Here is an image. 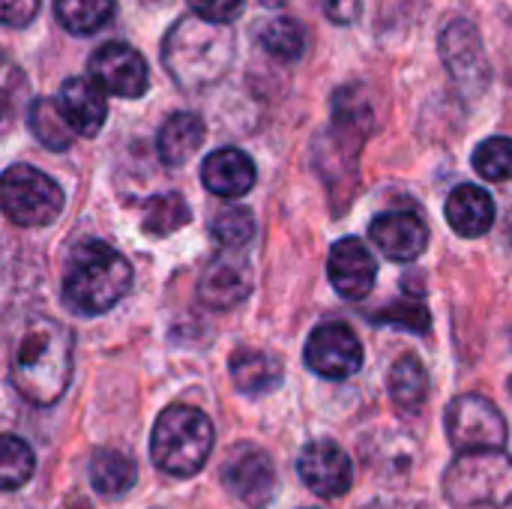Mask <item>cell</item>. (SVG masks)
<instances>
[{"mask_svg": "<svg viewBox=\"0 0 512 509\" xmlns=\"http://www.w3.org/2000/svg\"><path fill=\"white\" fill-rule=\"evenodd\" d=\"M474 171L492 183H507L512 180V138L507 135H495L486 138L477 150H474Z\"/></svg>", "mask_w": 512, "mask_h": 509, "instance_id": "obj_29", "label": "cell"}, {"mask_svg": "<svg viewBox=\"0 0 512 509\" xmlns=\"http://www.w3.org/2000/svg\"><path fill=\"white\" fill-rule=\"evenodd\" d=\"M261 3H264V6H282L285 0H261Z\"/></svg>", "mask_w": 512, "mask_h": 509, "instance_id": "obj_37", "label": "cell"}, {"mask_svg": "<svg viewBox=\"0 0 512 509\" xmlns=\"http://www.w3.org/2000/svg\"><path fill=\"white\" fill-rule=\"evenodd\" d=\"M189 219H192V207L180 192H162L144 204V231L153 237H168L180 231Z\"/></svg>", "mask_w": 512, "mask_h": 509, "instance_id": "obj_24", "label": "cell"}, {"mask_svg": "<svg viewBox=\"0 0 512 509\" xmlns=\"http://www.w3.org/2000/svg\"><path fill=\"white\" fill-rule=\"evenodd\" d=\"M36 471V459L27 441L15 435H0V492L21 489Z\"/></svg>", "mask_w": 512, "mask_h": 509, "instance_id": "obj_27", "label": "cell"}, {"mask_svg": "<svg viewBox=\"0 0 512 509\" xmlns=\"http://www.w3.org/2000/svg\"><path fill=\"white\" fill-rule=\"evenodd\" d=\"M444 495L453 507H510L512 504V459L504 450H471L444 474Z\"/></svg>", "mask_w": 512, "mask_h": 509, "instance_id": "obj_5", "label": "cell"}, {"mask_svg": "<svg viewBox=\"0 0 512 509\" xmlns=\"http://www.w3.org/2000/svg\"><path fill=\"white\" fill-rule=\"evenodd\" d=\"M231 378H234V387L246 396H264V393H273L282 378H285V369L279 363V357L267 354V351H255V348H240L231 354Z\"/></svg>", "mask_w": 512, "mask_h": 509, "instance_id": "obj_19", "label": "cell"}, {"mask_svg": "<svg viewBox=\"0 0 512 509\" xmlns=\"http://www.w3.org/2000/svg\"><path fill=\"white\" fill-rule=\"evenodd\" d=\"M306 366L330 381H345L363 366V345L342 321H327L306 339Z\"/></svg>", "mask_w": 512, "mask_h": 509, "instance_id": "obj_9", "label": "cell"}, {"mask_svg": "<svg viewBox=\"0 0 512 509\" xmlns=\"http://www.w3.org/2000/svg\"><path fill=\"white\" fill-rule=\"evenodd\" d=\"M24 87L27 84H24L21 72L9 60L0 57V123H6L15 114V108L24 96Z\"/></svg>", "mask_w": 512, "mask_h": 509, "instance_id": "obj_31", "label": "cell"}, {"mask_svg": "<svg viewBox=\"0 0 512 509\" xmlns=\"http://www.w3.org/2000/svg\"><path fill=\"white\" fill-rule=\"evenodd\" d=\"M63 189L30 165H12L0 174V210L24 228L51 225L63 213Z\"/></svg>", "mask_w": 512, "mask_h": 509, "instance_id": "obj_6", "label": "cell"}, {"mask_svg": "<svg viewBox=\"0 0 512 509\" xmlns=\"http://www.w3.org/2000/svg\"><path fill=\"white\" fill-rule=\"evenodd\" d=\"M39 0H0V24L6 27H24L36 18Z\"/></svg>", "mask_w": 512, "mask_h": 509, "instance_id": "obj_33", "label": "cell"}, {"mask_svg": "<svg viewBox=\"0 0 512 509\" xmlns=\"http://www.w3.org/2000/svg\"><path fill=\"white\" fill-rule=\"evenodd\" d=\"M249 291L252 270L240 255H234V249H225V255L213 258L198 282V297L210 309H234L249 297Z\"/></svg>", "mask_w": 512, "mask_h": 509, "instance_id": "obj_15", "label": "cell"}, {"mask_svg": "<svg viewBox=\"0 0 512 509\" xmlns=\"http://www.w3.org/2000/svg\"><path fill=\"white\" fill-rule=\"evenodd\" d=\"M189 3H192L195 15H201L207 21H219V24H231L246 6V0H189Z\"/></svg>", "mask_w": 512, "mask_h": 509, "instance_id": "obj_32", "label": "cell"}, {"mask_svg": "<svg viewBox=\"0 0 512 509\" xmlns=\"http://www.w3.org/2000/svg\"><path fill=\"white\" fill-rule=\"evenodd\" d=\"M327 276L330 285L336 288L339 297L345 300H363L375 279H378V264L369 252V246L357 237H342L333 243L330 258H327Z\"/></svg>", "mask_w": 512, "mask_h": 509, "instance_id": "obj_14", "label": "cell"}, {"mask_svg": "<svg viewBox=\"0 0 512 509\" xmlns=\"http://www.w3.org/2000/svg\"><path fill=\"white\" fill-rule=\"evenodd\" d=\"M234 60V33L228 24L201 15H183L162 42V63L183 90L216 84Z\"/></svg>", "mask_w": 512, "mask_h": 509, "instance_id": "obj_2", "label": "cell"}, {"mask_svg": "<svg viewBox=\"0 0 512 509\" xmlns=\"http://www.w3.org/2000/svg\"><path fill=\"white\" fill-rule=\"evenodd\" d=\"M297 474L303 486L321 498H342L354 483V468L348 453L336 441H312L297 459Z\"/></svg>", "mask_w": 512, "mask_h": 509, "instance_id": "obj_12", "label": "cell"}, {"mask_svg": "<svg viewBox=\"0 0 512 509\" xmlns=\"http://www.w3.org/2000/svg\"><path fill=\"white\" fill-rule=\"evenodd\" d=\"M201 180L219 198H240L255 186V162L237 147H222L204 159Z\"/></svg>", "mask_w": 512, "mask_h": 509, "instance_id": "obj_17", "label": "cell"}, {"mask_svg": "<svg viewBox=\"0 0 512 509\" xmlns=\"http://www.w3.org/2000/svg\"><path fill=\"white\" fill-rule=\"evenodd\" d=\"M309 509H318V507H309Z\"/></svg>", "mask_w": 512, "mask_h": 509, "instance_id": "obj_38", "label": "cell"}, {"mask_svg": "<svg viewBox=\"0 0 512 509\" xmlns=\"http://www.w3.org/2000/svg\"><path fill=\"white\" fill-rule=\"evenodd\" d=\"M210 234L222 249L237 252L255 237V216L246 207H222L210 222Z\"/></svg>", "mask_w": 512, "mask_h": 509, "instance_id": "obj_28", "label": "cell"}, {"mask_svg": "<svg viewBox=\"0 0 512 509\" xmlns=\"http://www.w3.org/2000/svg\"><path fill=\"white\" fill-rule=\"evenodd\" d=\"M387 387H390V396L396 402V408L408 417L420 414L426 399H429V375H426V366L405 354L402 360L393 363L390 369V378H387Z\"/></svg>", "mask_w": 512, "mask_h": 509, "instance_id": "obj_21", "label": "cell"}, {"mask_svg": "<svg viewBox=\"0 0 512 509\" xmlns=\"http://www.w3.org/2000/svg\"><path fill=\"white\" fill-rule=\"evenodd\" d=\"M204 144V120L192 111H177L171 114L162 129H159V138H156V150H159V159L165 165H183L189 162L198 147Z\"/></svg>", "mask_w": 512, "mask_h": 509, "instance_id": "obj_20", "label": "cell"}, {"mask_svg": "<svg viewBox=\"0 0 512 509\" xmlns=\"http://www.w3.org/2000/svg\"><path fill=\"white\" fill-rule=\"evenodd\" d=\"M129 285L132 267L108 243L84 240L69 252L63 273V303L75 315H105L126 297Z\"/></svg>", "mask_w": 512, "mask_h": 509, "instance_id": "obj_3", "label": "cell"}, {"mask_svg": "<svg viewBox=\"0 0 512 509\" xmlns=\"http://www.w3.org/2000/svg\"><path fill=\"white\" fill-rule=\"evenodd\" d=\"M60 111L66 114L69 126L75 135L81 138H93L105 117H108V102H105V90L90 81V78H69L60 87Z\"/></svg>", "mask_w": 512, "mask_h": 509, "instance_id": "obj_16", "label": "cell"}, {"mask_svg": "<svg viewBox=\"0 0 512 509\" xmlns=\"http://www.w3.org/2000/svg\"><path fill=\"white\" fill-rule=\"evenodd\" d=\"M393 509H432V507H426V504H414V501H405V504H396Z\"/></svg>", "mask_w": 512, "mask_h": 509, "instance_id": "obj_35", "label": "cell"}, {"mask_svg": "<svg viewBox=\"0 0 512 509\" xmlns=\"http://www.w3.org/2000/svg\"><path fill=\"white\" fill-rule=\"evenodd\" d=\"M507 237H510V243H512V210H510V216H507Z\"/></svg>", "mask_w": 512, "mask_h": 509, "instance_id": "obj_36", "label": "cell"}, {"mask_svg": "<svg viewBox=\"0 0 512 509\" xmlns=\"http://www.w3.org/2000/svg\"><path fill=\"white\" fill-rule=\"evenodd\" d=\"M30 129L48 150H66L75 138L66 114L57 99H33L30 105Z\"/></svg>", "mask_w": 512, "mask_h": 509, "instance_id": "obj_25", "label": "cell"}, {"mask_svg": "<svg viewBox=\"0 0 512 509\" xmlns=\"http://www.w3.org/2000/svg\"><path fill=\"white\" fill-rule=\"evenodd\" d=\"M213 450V423L192 405H171L159 414L150 435V459L162 474L195 477Z\"/></svg>", "mask_w": 512, "mask_h": 509, "instance_id": "obj_4", "label": "cell"}, {"mask_svg": "<svg viewBox=\"0 0 512 509\" xmlns=\"http://www.w3.org/2000/svg\"><path fill=\"white\" fill-rule=\"evenodd\" d=\"M264 51L276 60H285V63H294L303 57L306 51V30L300 21L294 18H273L261 27L258 33Z\"/></svg>", "mask_w": 512, "mask_h": 509, "instance_id": "obj_26", "label": "cell"}, {"mask_svg": "<svg viewBox=\"0 0 512 509\" xmlns=\"http://www.w3.org/2000/svg\"><path fill=\"white\" fill-rule=\"evenodd\" d=\"M114 6V0H54V15L69 33L90 36L114 18Z\"/></svg>", "mask_w": 512, "mask_h": 509, "instance_id": "obj_23", "label": "cell"}, {"mask_svg": "<svg viewBox=\"0 0 512 509\" xmlns=\"http://www.w3.org/2000/svg\"><path fill=\"white\" fill-rule=\"evenodd\" d=\"M444 426H447L450 444L459 453L504 450V444L510 438L504 414L486 396H477V393L453 399L444 414Z\"/></svg>", "mask_w": 512, "mask_h": 509, "instance_id": "obj_7", "label": "cell"}, {"mask_svg": "<svg viewBox=\"0 0 512 509\" xmlns=\"http://www.w3.org/2000/svg\"><path fill=\"white\" fill-rule=\"evenodd\" d=\"M378 324H396V327H405V330H414V333H426L429 330V312L423 303H396L390 309H384L381 315H375Z\"/></svg>", "mask_w": 512, "mask_h": 509, "instance_id": "obj_30", "label": "cell"}, {"mask_svg": "<svg viewBox=\"0 0 512 509\" xmlns=\"http://www.w3.org/2000/svg\"><path fill=\"white\" fill-rule=\"evenodd\" d=\"M444 213L459 237H483L495 222V201L483 186L462 183L447 195Z\"/></svg>", "mask_w": 512, "mask_h": 509, "instance_id": "obj_18", "label": "cell"}, {"mask_svg": "<svg viewBox=\"0 0 512 509\" xmlns=\"http://www.w3.org/2000/svg\"><path fill=\"white\" fill-rule=\"evenodd\" d=\"M222 483L246 507H267L273 501V495H276V468H273V459L261 447L240 444V447L231 450V456L222 465Z\"/></svg>", "mask_w": 512, "mask_h": 509, "instance_id": "obj_10", "label": "cell"}, {"mask_svg": "<svg viewBox=\"0 0 512 509\" xmlns=\"http://www.w3.org/2000/svg\"><path fill=\"white\" fill-rule=\"evenodd\" d=\"M90 81H96L105 93L138 99L150 87L144 57L126 42H105L90 57Z\"/></svg>", "mask_w": 512, "mask_h": 509, "instance_id": "obj_11", "label": "cell"}, {"mask_svg": "<svg viewBox=\"0 0 512 509\" xmlns=\"http://www.w3.org/2000/svg\"><path fill=\"white\" fill-rule=\"evenodd\" d=\"M369 237L381 249L384 258L399 261V264H411L429 246V225L411 210H387V213L372 219Z\"/></svg>", "mask_w": 512, "mask_h": 509, "instance_id": "obj_13", "label": "cell"}, {"mask_svg": "<svg viewBox=\"0 0 512 509\" xmlns=\"http://www.w3.org/2000/svg\"><path fill=\"white\" fill-rule=\"evenodd\" d=\"M360 15V0H327V18L336 24H351Z\"/></svg>", "mask_w": 512, "mask_h": 509, "instance_id": "obj_34", "label": "cell"}, {"mask_svg": "<svg viewBox=\"0 0 512 509\" xmlns=\"http://www.w3.org/2000/svg\"><path fill=\"white\" fill-rule=\"evenodd\" d=\"M441 57L450 69L453 81L462 87L465 96H480L489 87L492 69L483 51V39L477 27L465 18H456L441 33Z\"/></svg>", "mask_w": 512, "mask_h": 509, "instance_id": "obj_8", "label": "cell"}, {"mask_svg": "<svg viewBox=\"0 0 512 509\" xmlns=\"http://www.w3.org/2000/svg\"><path fill=\"white\" fill-rule=\"evenodd\" d=\"M72 381V333L51 318L33 321L12 351V384L39 408L54 405Z\"/></svg>", "mask_w": 512, "mask_h": 509, "instance_id": "obj_1", "label": "cell"}, {"mask_svg": "<svg viewBox=\"0 0 512 509\" xmlns=\"http://www.w3.org/2000/svg\"><path fill=\"white\" fill-rule=\"evenodd\" d=\"M138 480V468L126 453L117 450H96L90 459V486L105 498L126 495Z\"/></svg>", "mask_w": 512, "mask_h": 509, "instance_id": "obj_22", "label": "cell"}]
</instances>
